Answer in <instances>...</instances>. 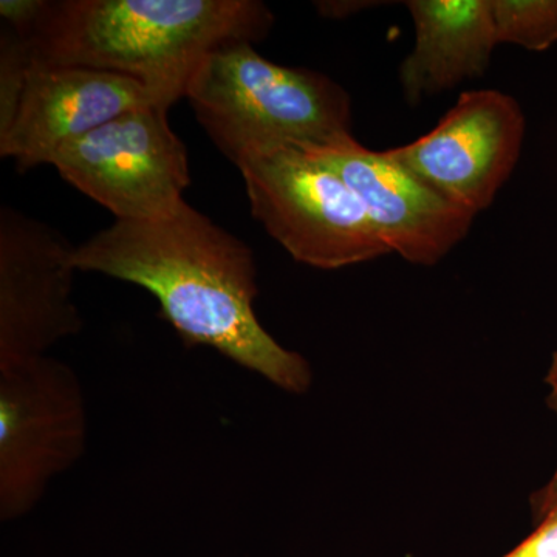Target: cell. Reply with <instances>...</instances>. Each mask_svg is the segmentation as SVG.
<instances>
[{
  "label": "cell",
  "mask_w": 557,
  "mask_h": 557,
  "mask_svg": "<svg viewBox=\"0 0 557 557\" xmlns=\"http://www.w3.org/2000/svg\"><path fill=\"white\" fill-rule=\"evenodd\" d=\"M73 263L149 292L186 347L214 348L287 394L309 392V361L256 314L255 252L188 201L170 218L115 220L75 248Z\"/></svg>",
  "instance_id": "1"
},
{
  "label": "cell",
  "mask_w": 557,
  "mask_h": 557,
  "mask_svg": "<svg viewBox=\"0 0 557 557\" xmlns=\"http://www.w3.org/2000/svg\"><path fill=\"white\" fill-rule=\"evenodd\" d=\"M273 24L258 0H61L24 40L36 64L131 76L172 108L208 54L258 44Z\"/></svg>",
  "instance_id": "2"
},
{
  "label": "cell",
  "mask_w": 557,
  "mask_h": 557,
  "mask_svg": "<svg viewBox=\"0 0 557 557\" xmlns=\"http://www.w3.org/2000/svg\"><path fill=\"white\" fill-rule=\"evenodd\" d=\"M186 98L215 148L236 166L282 143L319 146L351 134V98L343 86L317 70L271 62L251 42L208 54Z\"/></svg>",
  "instance_id": "3"
},
{
  "label": "cell",
  "mask_w": 557,
  "mask_h": 557,
  "mask_svg": "<svg viewBox=\"0 0 557 557\" xmlns=\"http://www.w3.org/2000/svg\"><path fill=\"white\" fill-rule=\"evenodd\" d=\"M236 168L252 218L296 262L341 270L391 255L354 190L310 149L282 143Z\"/></svg>",
  "instance_id": "4"
},
{
  "label": "cell",
  "mask_w": 557,
  "mask_h": 557,
  "mask_svg": "<svg viewBox=\"0 0 557 557\" xmlns=\"http://www.w3.org/2000/svg\"><path fill=\"white\" fill-rule=\"evenodd\" d=\"M86 446V395L75 370L49 355L0 369L2 522L30 515Z\"/></svg>",
  "instance_id": "5"
},
{
  "label": "cell",
  "mask_w": 557,
  "mask_h": 557,
  "mask_svg": "<svg viewBox=\"0 0 557 557\" xmlns=\"http://www.w3.org/2000/svg\"><path fill=\"white\" fill-rule=\"evenodd\" d=\"M168 106L116 116L62 146L50 164L116 220H160L182 207L190 185L188 152Z\"/></svg>",
  "instance_id": "6"
},
{
  "label": "cell",
  "mask_w": 557,
  "mask_h": 557,
  "mask_svg": "<svg viewBox=\"0 0 557 557\" xmlns=\"http://www.w3.org/2000/svg\"><path fill=\"white\" fill-rule=\"evenodd\" d=\"M527 134L519 101L505 91H465L434 129L388 149L392 159L479 215L518 166Z\"/></svg>",
  "instance_id": "7"
},
{
  "label": "cell",
  "mask_w": 557,
  "mask_h": 557,
  "mask_svg": "<svg viewBox=\"0 0 557 557\" xmlns=\"http://www.w3.org/2000/svg\"><path fill=\"white\" fill-rule=\"evenodd\" d=\"M75 248L47 223L0 208V369L46 357L83 330L73 300Z\"/></svg>",
  "instance_id": "8"
},
{
  "label": "cell",
  "mask_w": 557,
  "mask_h": 557,
  "mask_svg": "<svg viewBox=\"0 0 557 557\" xmlns=\"http://www.w3.org/2000/svg\"><path fill=\"white\" fill-rule=\"evenodd\" d=\"M304 148L338 172L388 252L412 265H437L467 239L478 218L392 159L387 150L364 148L354 134Z\"/></svg>",
  "instance_id": "9"
},
{
  "label": "cell",
  "mask_w": 557,
  "mask_h": 557,
  "mask_svg": "<svg viewBox=\"0 0 557 557\" xmlns=\"http://www.w3.org/2000/svg\"><path fill=\"white\" fill-rule=\"evenodd\" d=\"M168 106L145 84L104 70L30 62L16 115L0 134V156L24 172L123 113Z\"/></svg>",
  "instance_id": "10"
},
{
  "label": "cell",
  "mask_w": 557,
  "mask_h": 557,
  "mask_svg": "<svg viewBox=\"0 0 557 557\" xmlns=\"http://www.w3.org/2000/svg\"><path fill=\"white\" fill-rule=\"evenodd\" d=\"M413 46L398 70L403 98H428L480 78L498 46L490 0H406Z\"/></svg>",
  "instance_id": "11"
},
{
  "label": "cell",
  "mask_w": 557,
  "mask_h": 557,
  "mask_svg": "<svg viewBox=\"0 0 557 557\" xmlns=\"http://www.w3.org/2000/svg\"><path fill=\"white\" fill-rule=\"evenodd\" d=\"M498 46L545 51L557 44V0H490Z\"/></svg>",
  "instance_id": "12"
},
{
  "label": "cell",
  "mask_w": 557,
  "mask_h": 557,
  "mask_svg": "<svg viewBox=\"0 0 557 557\" xmlns=\"http://www.w3.org/2000/svg\"><path fill=\"white\" fill-rule=\"evenodd\" d=\"M30 62L27 42L10 27L3 28L0 39V134L9 129L16 115Z\"/></svg>",
  "instance_id": "13"
},
{
  "label": "cell",
  "mask_w": 557,
  "mask_h": 557,
  "mask_svg": "<svg viewBox=\"0 0 557 557\" xmlns=\"http://www.w3.org/2000/svg\"><path fill=\"white\" fill-rule=\"evenodd\" d=\"M545 384L548 386V406L557 416V350L549 362ZM531 509H533L534 522H539L548 512L557 509V468L552 479L531 496Z\"/></svg>",
  "instance_id": "14"
},
{
  "label": "cell",
  "mask_w": 557,
  "mask_h": 557,
  "mask_svg": "<svg viewBox=\"0 0 557 557\" xmlns=\"http://www.w3.org/2000/svg\"><path fill=\"white\" fill-rule=\"evenodd\" d=\"M536 523V530L504 557H557V509Z\"/></svg>",
  "instance_id": "15"
},
{
  "label": "cell",
  "mask_w": 557,
  "mask_h": 557,
  "mask_svg": "<svg viewBox=\"0 0 557 557\" xmlns=\"http://www.w3.org/2000/svg\"><path fill=\"white\" fill-rule=\"evenodd\" d=\"M47 0H2L0 2V16L7 27L25 39L38 24Z\"/></svg>",
  "instance_id": "16"
},
{
  "label": "cell",
  "mask_w": 557,
  "mask_h": 557,
  "mask_svg": "<svg viewBox=\"0 0 557 557\" xmlns=\"http://www.w3.org/2000/svg\"><path fill=\"white\" fill-rule=\"evenodd\" d=\"M314 5L321 16L329 17V20H344V17L368 10L372 5H381V2H366V0L364 2H357V0L346 2L343 0V2H317Z\"/></svg>",
  "instance_id": "17"
}]
</instances>
